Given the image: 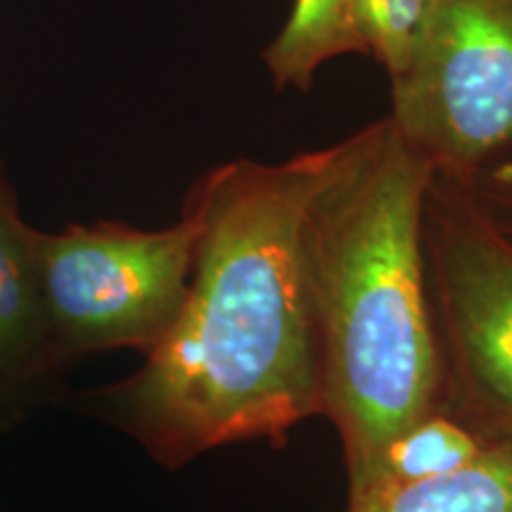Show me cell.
<instances>
[{
    "label": "cell",
    "mask_w": 512,
    "mask_h": 512,
    "mask_svg": "<svg viewBox=\"0 0 512 512\" xmlns=\"http://www.w3.org/2000/svg\"><path fill=\"white\" fill-rule=\"evenodd\" d=\"M325 162L328 147L275 164L235 159L190 188L183 214L197 238L181 311L138 373L91 394L155 463L283 446L323 415L304 214Z\"/></svg>",
    "instance_id": "6da1fadb"
},
{
    "label": "cell",
    "mask_w": 512,
    "mask_h": 512,
    "mask_svg": "<svg viewBox=\"0 0 512 512\" xmlns=\"http://www.w3.org/2000/svg\"><path fill=\"white\" fill-rule=\"evenodd\" d=\"M434 166L384 117L328 147L304 214L323 418L349 494L401 430L441 406L422 209Z\"/></svg>",
    "instance_id": "7a4b0ae2"
},
{
    "label": "cell",
    "mask_w": 512,
    "mask_h": 512,
    "mask_svg": "<svg viewBox=\"0 0 512 512\" xmlns=\"http://www.w3.org/2000/svg\"><path fill=\"white\" fill-rule=\"evenodd\" d=\"M422 249L441 406L489 444H512V240L456 181L434 171Z\"/></svg>",
    "instance_id": "3957f363"
},
{
    "label": "cell",
    "mask_w": 512,
    "mask_h": 512,
    "mask_svg": "<svg viewBox=\"0 0 512 512\" xmlns=\"http://www.w3.org/2000/svg\"><path fill=\"white\" fill-rule=\"evenodd\" d=\"M195 238L188 214L159 230L121 221L38 230L50 363L112 349H155L183 306Z\"/></svg>",
    "instance_id": "277c9868"
},
{
    "label": "cell",
    "mask_w": 512,
    "mask_h": 512,
    "mask_svg": "<svg viewBox=\"0 0 512 512\" xmlns=\"http://www.w3.org/2000/svg\"><path fill=\"white\" fill-rule=\"evenodd\" d=\"M389 119L434 171L463 183L512 159V0H430Z\"/></svg>",
    "instance_id": "5b68a950"
},
{
    "label": "cell",
    "mask_w": 512,
    "mask_h": 512,
    "mask_svg": "<svg viewBox=\"0 0 512 512\" xmlns=\"http://www.w3.org/2000/svg\"><path fill=\"white\" fill-rule=\"evenodd\" d=\"M36 233L19 216L15 190L0 166V384H19L53 368Z\"/></svg>",
    "instance_id": "8992f818"
},
{
    "label": "cell",
    "mask_w": 512,
    "mask_h": 512,
    "mask_svg": "<svg viewBox=\"0 0 512 512\" xmlns=\"http://www.w3.org/2000/svg\"><path fill=\"white\" fill-rule=\"evenodd\" d=\"M489 446L494 444H489L482 434H477L456 415L448 413L444 406H437L389 441L366 489L349 503L399 489V486L451 475L477 460Z\"/></svg>",
    "instance_id": "52a82bcc"
},
{
    "label": "cell",
    "mask_w": 512,
    "mask_h": 512,
    "mask_svg": "<svg viewBox=\"0 0 512 512\" xmlns=\"http://www.w3.org/2000/svg\"><path fill=\"white\" fill-rule=\"evenodd\" d=\"M347 512H512V444L489 446L451 475L347 503Z\"/></svg>",
    "instance_id": "ba28073f"
},
{
    "label": "cell",
    "mask_w": 512,
    "mask_h": 512,
    "mask_svg": "<svg viewBox=\"0 0 512 512\" xmlns=\"http://www.w3.org/2000/svg\"><path fill=\"white\" fill-rule=\"evenodd\" d=\"M361 55L349 19V0H294L285 27L264 50L275 88L309 91L323 64Z\"/></svg>",
    "instance_id": "9c48e42d"
},
{
    "label": "cell",
    "mask_w": 512,
    "mask_h": 512,
    "mask_svg": "<svg viewBox=\"0 0 512 512\" xmlns=\"http://www.w3.org/2000/svg\"><path fill=\"white\" fill-rule=\"evenodd\" d=\"M430 0H349V19L361 55L387 69L389 79L406 72L425 27Z\"/></svg>",
    "instance_id": "30bf717a"
},
{
    "label": "cell",
    "mask_w": 512,
    "mask_h": 512,
    "mask_svg": "<svg viewBox=\"0 0 512 512\" xmlns=\"http://www.w3.org/2000/svg\"><path fill=\"white\" fill-rule=\"evenodd\" d=\"M458 185L486 219L512 240V159L489 166Z\"/></svg>",
    "instance_id": "8fae6325"
}]
</instances>
